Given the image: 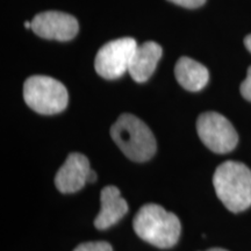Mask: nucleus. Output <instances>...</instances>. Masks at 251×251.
<instances>
[{
	"mask_svg": "<svg viewBox=\"0 0 251 251\" xmlns=\"http://www.w3.org/2000/svg\"><path fill=\"white\" fill-rule=\"evenodd\" d=\"M133 227L137 236L159 249L176 246L181 233V225L177 215L156 203L141 207L134 218Z\"/></svg>",
	"mask_w": 251,
	"mask_h": 251,
	"instance_id": "obj_1",
	"label": "nucleus"
},
{
	"mask_svg": "<svg viewBox=\"0 0 251 251\" xmlns=\"http://www.w3.org/2000/svg\"><path fill=\"white\" fill-rule=\"evenodd\" d=\"M213 185L228 211L240 213L251 206V170L243 163L228 161L219 165Z\"/></svg>",
	"mask_w": 251,
	"mask_h": 251,
	"instance_id": "obj_2",
	"label": "nucleus"
},
{
	"mask_svg": "<svg viewBox=\"0 0 251 251\" xmlns=\"http://www.w3.org/2000/svg\"><path fill=\"white\" fill-rule=\"evenodd\" d=\"M115 144L134 162L149 161L156 152V140L152 131L142 120L129 113L119 117L111 128Z\"/></svg>",
	"mask_w": 251,
	"mask_h": 251,
	"instance_id": "obj_3",
	"label": "nucleus"
},
{
	"mask_svg": "<svg viewBox=\"0 0 251 251\" xmlns=\"http://www.w3.org/2000/svg\"><path fill=\"white\" fill-rule=\"evenodd\" d=\"M24 99L36 113L51 115L67 108L69 94L61 81L48 76H31L24 84Z\"/></svg>",
	"mask_w": 251,
	"mask_h": 251,
	"instance_id": "obj_4",
	"label": "nucleus"
},
{
	"mask_svg": "<svg viewBox=\"0 0 251 251\" xmlns=\"http://www.w3.org/2000/svg\"><path fill=\"white\" fill-rule=\"evenodd\" d=\"M197 131L202 143L213 152L227 153L237 146L236 130L230 121L220 113H202L198 118Z\"/></svg>",
	"mask_w": 251,
	"mask_h": 251,
	"instance_id": "obj_5",
	"label": "nucleus"
},
{
	"mask_svg": "<svg viewBox=\"0 0 251 251\" xmlns=\"http://www.w3.org/2000/svg\"><path fill=\"white\" fill-rule=\"evenodd\" d=\"M137 48L133 37H121L106 43L99 49L94 61L97 74L105 79H117L129 69L131 57Z\"/></svg>",
	"mask_w": 251,
	"mask_h": 251,
	"instance_id": "obj_6",
	"label": "nucleus"
},
{
	"mask_svg": "<svg viewBox=\"0 0 251 251\" xmlns=\"http://www.w3.org/2000/svg\"><path fill=\"white\" fill-rule=\"evenodd\" d=\"M31 29L40 37L47 40L70 41L77 35L76 18L57 11L42 12L31 20Z\"/></svg>",
	"mask_w": 251,
	"mask_h": 251,
	"instance_id": "obj_7",
	"label": "nucleus"
},
{
	"mask_svg": "<svg viewBox=\"0 0 251 251\" xmlns=\"http://www.w3.org/2000/svg\"><path fill=\"white\" fill-rule=\"evenodd\" d=\"M91 169L86 156L72 152L61 166L55 177V185L62 193H75L87 183Z\"/></svg>",
	"mask_w": 251,
	"mask_h": 251,
	"instance_id": "obj_8",
	"label": "nucleus"
},
{
	"mask_svg": "<svg viewBox=\"0 0 251 251\" xmlns=\"http://www.w3.org/2000/svg\"><path fill=\"white\" fill-rule=\"evenodd\" d=\"M100 205L101 208L94 220V226L100 230L112 227L128 212V203L121 197L120 190L115 186L102 188L100 193Z\"/></svg>",
	"mask_w": 251,
	"mask_h": 251,
	"instance_id": "obj_9",
	"label": "nucleus"
},
{
	"mask_svg": "<svg viewBox=\"0 0 251 251\" xmlns=\"http://www.w3.org/2000/svg\"><path fill=\"white\" fill-rule=\"evenodd\" d=\"M162 54V47L152 41L137 46L128 69L130 77L136 83H144L148 80L156 70L157 63L161 59Z\"/></svg>",
	"mask_w": 251,
	"mask_h": 251,
	"instance_id": "obj_10",
	"label": "nucleus"
},
{
	"mask_svg": "<svg viewBox=\"0 0 251 251\" xmlns=\"http://www.w3.org/2000/svg\"><path fill=\"white\" fill-rule=\"evenodd\" d=\"M176 79L185 90L198 92L207 85L209 72L205 65L190 57H180L176 63Z\"/></svg>",
	"mask_w": 251,
	"mask_h": 251,
	"instance_id": "obj_11",
	"label": "nucleus"
},
{
	"mask_svg": "<svg viewBox=\"0 0 251 251\" xmlns=\"http://www.w3.org/2000/svg\"><path fill=\"white\" fill-rule=\"evenodd\" d=\"M74 251H113V248L107 242L98 241V242L81 243Z\"/></svg>",
	"mask_w": 251,
	"mask_h": 251,
	"instance_id": "obj_12",
	"label": "nucleus"
},
{
	"mask_svg": "<svg viewBox=\"0 0 251 251\" xmlns=\"http://www.w3.org/2000/svg\"><path fill=\"white\" fill-rule=\"evenodd\" d=\"M241 94L243 96L244 99H247L248 101H251V67L248 69L247 77L243 80V83L241 84Z\"/></svg>",
	"mask_w": 251,
	"mask_h": 251,
	"instance_id": "obj_13",
	"label": "nucleus"
},
{
	"mask_svg": "<svg viewBox=\"0 0 251 251\" xmlns=\"http://www.w3.org/2000/svg\"><path fill=\"white\" fill-rule=\"evenodd\" d=\"M169 1L185 8H198L205 4L206 0H169Z\"/></svg>",
	"mask_w": 251,
	"mask_h": 251,
	"instance_id": "obj_14",
	"label": "nucleus"
},
{
	"mask_svg": "<svg viewBox=\"0 0 251 251\" xmlns=\"http://www.w3.org/2000/svg\"><path fill=\"white\" fill-rule=\"evenodd\" d=\"M96 179H97V174L93 170H91L89 174V177H87V183H94Z\"/></svg>",
	"mask_w": 251,
	"mask_h": 251,
	"instance_id": "obj_15",
	"label": "nucleus"
},
{
	"mask_svg": "<svg viewBox=\"0 0 251 251\" xmlns=\"http://www.w3.org/2000/svg\"><path fill=\"white\" fill-rule=\"evenodd\" d=\"M244 45H246L247 49L251 52V34H250V35H248L246 39H244Z\"/></svg>",
	"mask_w": 251,
	"mask_h": 251,
	"instance_id": "obj_16",
	"label": "nucleus"
},
{
	"mask_svg": "<svg viewBox=\"0 0 251 251\" xmlns=\"http://www.w3.org/2000/svg\"><path fill=\"white\" fill-rule=\"evenodd\" d=\"M207 251H228L226 249H222V248H212V249L207 250Z\"/></svg>",
	"mask_w": 251,
	"mask_h": 251,
	"instance_id": "obj_17",
	"label": "nucleus"
}]
</instances>
